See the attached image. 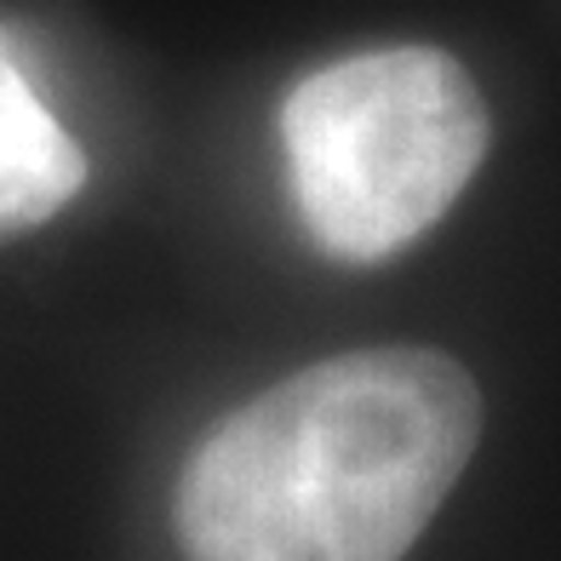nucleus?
Here are the masks:
<instances>
[{"label":"nucleus","mask_w":561,"mask_h":561,"mask_svg":"<svg viewBox=\"0 0 561 561\" xmlns=\"http://www.w3.org/2000/svg\"><path fill=\"white\" fill-rule=\"evenodd\" d=\"M87 184V156L18 58V41L0 30V241L64 213Z\"/></svg>","instance_id":"3"},{"label":"nucleus","mask_w":561,"mask_h":561,"mask_svg":"<svg viewBox=\"0 0 561 561\" xmlns=\"http://www.w3.org/2000/svg\"><path fill=\"white\" fill-rule=\"evenodd\" d=\"M481 396L442 350L316 362L218 419L178 476L190 561H401L465 476Z\"/></svg>","instance_id":"1"},{"label":"nucleus","mask_w":561,"mask_h":561,"mask_svg":"<svg viewBox=\"0 0 561 561\" xmlns=\"http://www.w3.org/2000/svg\"><path fill=\"white\" fill-rule=\"evenodd\" d=\"M293 207L327 259L378 264L419 241L488 156V104L436 46L321 64L280 110Z\"/></svg>","instance_id":"2"}]
</instances>
